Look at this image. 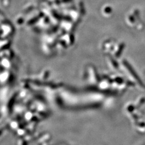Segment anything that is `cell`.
Listing matches in <instances>:
<instances>
[{
    "label": "cell",
    "mask_w": 145,
    "mask_h": 145,
    "mask_svg": "<svg viewBox=\"0 0 145 145\" xmlns=\"http://www.w3.org/2000/svg\"><path fill=\"white\" fill-rule=\"evenodd\" d=\"M102 14L107 17H108L109 16H111V15L112 13V8L109 6V5H106V6H104L102 9Z\"/></svg>",
    "instance_id": "4"
},
{
    "label": "cell",
    "mask_w": 145,
    "mask_h": 145,
    "mask_svg": "<svg viewBox=\"0 0 145 145\" xmlns=\"http://www.w3.org/2000/svg\"><path fill=\"white\" fill-rule=\"evenodd\" d=\"M139 11L137 9H134L133 12L127 16L126 20V22L130 26H132L135 24L137 18L139 17Z\"/></svg>",
    "instance_id": "1"
},
{
    "label": "cell",
    "mask_w": 145,
    "mask_h": 145,
    "mask_svg": "<svg viewBox=\"0 0 145 145\" xmlns=\"http://www.w3.org/2000/svg\"><path fill=\"white\" fill-rule=\"evenodd\" d=\"M124 48V45L123 43H118L116 44V46L114 47L113 53L115 56L119 55L121 52H122Z\"/></svg>",
    "instance_id": "3"
},
{
    "label": "cell",
    "mask_w": 145,
    "mask_h": 145,
    "mask_svg": "<svg viewBox=\"0 0 145 145\" xmlns=\"http://www.w3.org/2000/svg\"><path fill=\"white\" fill-rule=\"evenodd\" d=\"M2 37H7L13 33V28L7 23H4L3 25L2 24Z\"/></svg>",
    "instance_id": "2"
}]
</instances>
